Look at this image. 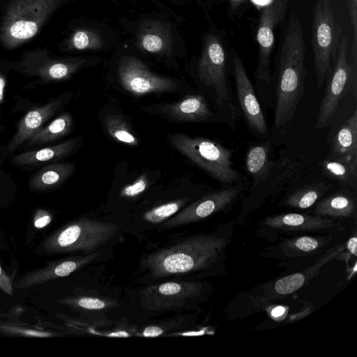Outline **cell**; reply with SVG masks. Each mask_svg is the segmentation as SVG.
<instances>
[{
  "mask_svg": "<svg viewBox=\"0 0 357 357\" xmlns=\"http://www.w3.org/2000/svg\"><path fill=\"white\" fill-rule=\"evenodd\" d=\"M337 11L336 0H317L312 10L310 40L318 90L332 71L340 45L342 27Z\"/></svg>",
  "mask_w": 357,
  "mask_h": 357,
  "instance_id": "cell-8",
  "label": "cell"
},
{
  "mask_svg": "<svg viewBox=\"0 0 357 357\" xmlns=\"http://www.w3.org/2000/svg\"><path fill=\"white\" fill-rule=\"evenodd\" d=\"M271 149L268 139L249 146L245 157V168L252 178V184L258 182L274 165L275 160L272 157Z\"/></svg>",
  "mask_w": 357,
  "mask_h": 357,
  "instance_id": "cell-28",
  "label": "cell"
},
{
  "mask_svg": "<svg viewBox=\"0 0 357 357\" xmlns=\"http://www.w3.org/2000/svg\"><path fill=\"white\" fill-rule=\"evenodd\" d=\"M105 42L100 33L94 29L80 27L75 29L59 45L60 51H96L101 50Z\"/></svg>",
  "mask_w": 357,
  "mask_h": 357,
  "instance_id": "cell-30",
  "label": "cell"
},
{
  "mask_svg": "<svg viewBox=\"0 0 357 357\" xmlns=\"http://www.w3.org/2000/svg\"><path fill=\"white\" fill-rule=\"evenodd\" d=\"M301 169L299 162L290 157L284 155L275 160L270 171L258 182L251 184L236 217L232 220L234 225H244L266 200L287 188Z\"/></svg>",
  "mask_w": 357,
  "mask_h": 357,
  "instance_id": "cell-11",
  "label": "cell"
},
{
  "mask_svg": "<svg viewBox=\"0 0 357 357\" xmlns=\"http://www.w3.org/2000/svg\"><path fill=\"white\" fill-rule=\"evenodd\" d=\"M315 123L317 129L331 125L342 99L351 91L357 97V41L352 40L349 48L347 37L340 39L336 59L326 79Z\"/></svg>",
  "mask_w": 357,
  "mask_h": 357,
  "instance_id": "cell-9",
  "label": "cell"
},
{
  "mask_svg": "<svg viewBox=\"0 0 357 357\" xmlns=\"http://www.w3.org/2000/svg\"><path fill=\"white\" fill-rule=\"evenodd\" d=\"M0 289L9 296L13 295L12 279L6 274L0 265Z\"/></svg>",
  "mask_w": 357,
  "mask_h": 357,
  "instance_id": "cell-42",
  "label": "cell"
},
{
  "mask_svg": "<svg viewBox=\"0 0 357 357\" xmlns=\"http://www.w3.org/2000/svg\"><path fill=\"white\" fill-rule=\"evenodd\" d=\"M165 333V329L157 326H150L145 328L142 333L144 337H158Z\"/></svg>",
  "mask_w": 357,
  "mask_h": 357,
  "instance_id": "cell-43",
  "label": "cell"
},
{
  "mask_svg": "<svg viewBox=\"0 0 357 357\" xmlns=\"http://www.w3.org/2000/svg\"><path fill=\"white\" fill-rule=\"evenodd\" d=\"M100 60L91 56L59 57L53 55L47 47H36L22 53L15 60L14 71L34 78L24 87L33 89L68 81L81 70L96 65Z\"/></svg>",
  "mask_w": 357,
  "mask_h": 357,
  "instance_id": "cell-7",
  "label": "cell"
},
{
  "mask_svg": "<svg viewBox=\"0 0 357 357\" xmlns=\"http://www.w3.org/2000/svg\"><path fill=\"white\" fill-rule=\"evenodd\" d=\"M233 221L214 232L191 236L155 252L143 260L153 278L194 273L213 266L225 269L226 250L234 233Z\"/></svg>",
  "mask_w": 357,
  "mask_h": 357,
  "instance_id": "cell-1",
  "label": "cell"
},
{
  "mask_svg": "<svg viewBox=\"0 0 357 357\" xmlns=\"http://www.w3.org/2000/svg\"><path fill=\"white\" fill-rule=\"evenodd\" d=\"M1 0H0V3H1Z\"/></svg>",
  "mask_w": 357,
  "mask_h": 357,
  "instance_id": "cell-50",
  "label": "cell"
},
{
  "mask_svg": "<svg viewBox=\"0 0 357 357\" xmlns=\"http://www.w3.org/2000/svg\"><path fill=\"white\" fill-rule=\"evenodd\" d=\"M278 241L279 243L277 245L265 248L264 256L284 259L308 257L320 252L329 245L333 237L331 235L322 234L296 236Z\"/></svg>",
  "mask_w": 357,
  "mask_h": 357,
  "instance_id": "cell-21",
  "label": "cell"
},
{
  "mask_svg": "<svg viewBox=\"0 0 357 357\" xmlns=\"http://www.w3.org/2000/svg\"><path fill=\"white\" fill-rule=\"evenodd\" d=\"M340 219L300 213H281L261 219L256 227V235L270 241H276L283 234H330L343 229Z\"/></svg>",
  "mask_w": 357,
  "mask_h": 357,
  "instance_id": "cell-13",
  "label": "cell"
},
{
  "mask_svg": "<svg viewBox=\"0 0 357 357\" xmlns=\"http://www.w3.org/2000/svg\"><path fill=\"white\" fill-rule=\"evenodd\" d=\"M0 331L10 335H21L26 337H49L54 335V333L36 330L31 328H20L15 326L0 324Z\"/></svg>",
  "mask_w": 357,
  "mask_h": 357,
  "instance_id": "cell-38",
  "label": "cell"
},
{
  "mask_svg": "<svg viewBox=\"0 0 357 357\" xmlns=\"http://www.w3.org/2000/svg\"><path fill=\"white\" fill-rule=\"evenodd\" d=\"M171 144L194 164L218 181L223 187L247 178L234 167L230 148L202 137L174 133L168 137Z\"/></svg>",
  "mask_w": 357,
  "mask_h": 357,
  "instance_id": "cell-6",
  "label": "cell"
},
{
  "mask_svg": "<svg viewBox=\"0 0 357 357\" xmlns=\"http://www.w3.org/2000/svg\"><path fill=\"white\" fill-rule=\"evenodd\" d=\"M203 332H186L181 333V335H202Z\"/></svg>",
  "mask_w": 357,
  "mask_h": 357,
  "instance_id": "cell-48",
  "label": "cell"
},
{
  "mask_svg": "<svg viewBox=\"0 0 357 357\" xmlns=\"http://www.w3.org/2000/svg\"><path fill=\"white\" fill-rule=\"evenodd\" d=\"M135 44L144 52L168 56L173 47L171 29L168 24L159 20H144L138 25Z\"/></svg>",
  "mask_w": 357,
  "mask_h": 357,
  "instance_id": "cell-23",
  "label": "cell"
},
{
  "mask_svg": "<svg viewBox=\"0 0 357 357\" xmlns=\"http://www.w3.org/2000/svg\"><path fill=\"white\" fill-rule=\"evenodd\" d=\"M74 162H52L35 170L28 181L30 191L43 193L61 188L73 175Z\"/></svg>",
  "mask_w": 357,
  "mask_h": 357,
  "instance_id": "cell-24",
  "label": "cell"
},
{
  "mask_svg": "<svg viewBox=\"0 0 357 357\" xmlns=\"http://www.w3.org/2000/svg\"><path fill=\"white\" fill-rule=\"evenodd\" d=\"M74 126L72 114L61 113L43 126L23 144L25 150L53 143L70 134Z\"/></svg>",
  "mask_w": 357,
  "mask_h": 357,
  "instance_id": "cell-27",
  "label": "cell"
},
{
  "mask_svg": "<svg viewBox=\"0 0 357 357\" xmlns=\"http://www.w3.org/2000/svg\"><path fill=\"white\" fill-rule=\"evenodd\" d=\"M231 73L235 82L236 95L241 112L251 135L266 138L268 125L252 83L240 56L232 51Z\"/></svg>",
  "mask_w": 357,
  "mask_h": 357,
  "instance_id": "cell-16",
  "label": "cell"
},
{
  "mask_svg": "<svg viewBox=\"0 0 357 357\" xmlns=\"http://www.w3.org/2000/svg\"><path fill=\"white\" fill-rule=\"evenodd\" d=\"M205 291L206 285L200 282H167L144 289L141 292V304L151 311L181 307Z\"/></svg>",
  "mask_w": 357,
  "mask_h": 357,
  "instance_id": "cell-17",
  "label": "cell"
},
{
  "mask_svg": "<svg viewBox=\"0 0 357 357\" xmlns=\"http://www.w3.org/2000/svg\"><path fill=\"white\" fill-rule=\"evenodd\" d=\"M353 31V40H357V0H346Z\"/></svg>",
  "mask_w": 357,
  "mask_h": 357,
  "instance_id": "cell-41",
  "label": "cell"
},
{
  "mask_svg": "<svg viewBox=\"0 0 357 357\" xmlns=\"http://www.w3.org/2000/svg\"><path fill=\"white\" fill-rule=\"evenodd\" d=\"M109 337H129L130 336V333H128L126 331H118L115 332L110 333L107 335Z\"/></svg>",
  "mask_w": 357,
  "mask_h": 357,
  "instance_id": "cell-47",
  "label": "cell"
},
{
  "mask_svg": "<svg viewBox=\"0 0 357 357\" xmlns=\"http://www.w3.org/2000/svg\"><path fill=\"white\" fill-rule=\"evenodd\" d=\"M117 231L118 227L111 222L79 219L47 237L41 244V250L46 254L89 253L105 244Z\"/></svg>",
  "mask_w": 357,
  "mask_h": 357,
  "instance_id": "cell-10",
  "label": "cell"
},
{
  "mask_svg": "<svg viewBox=\"0 0 357 357\" xmlns=\"http://www.w3.org/2000/svg\"><path fill=\"white\" fill-rule=\"evenodd\" d=\"M305 45L302 23L289 20L280 47L276 85L274 126L283 128L292 120L304 93Z\"/></svg>",
  "mask_w": 357,
  "mask_h": 357,
  "instance_id": "cell-2",
  "label": "cell"
},
{
  "mask_svg": "<svg viewBox=\"0 0 357 357\" xmlns=\"http://www.w3.org/2000/svg\"><path fill=\"white\" fill-rule=\"evenodd\" d=\"M15 60L0 59V126L1 123V109L4 102L6 86L10 75L14 71Z\"/></svg>",
  "mask_w": 357,
  "mask_h": 357,
  "instance_id": "cell-36",
  "label": "cell"
},
{
  "mask_svg": "<svg viewBox=\"0 0 357 357\" xmlns=\"http://www.w3.org/2000/svg\"><path fill=\"white\" fill-rule=\"evenodd\" d=\"M17 190L16 182L0 166V204L11 200Z\"/></svg>",
  "mask_w": 357,
  "mask_h": 357,
  "instance_id": "cell-35",
  "label": "cell"
},
{
  "mask_svg": "<svg viewBox=\"0 0 357 357\" xmlns=\"http://www.w3.org/2000/svg\"><path fill=\"white\" fill-rule=\"evenodd\" d=\"M323 174L354 191L357 186V166L328 156L320 164Z\"/></svg>",
  "mask_w": 357,
  "mask_h": 357,
  "instance_id": "cell-31",
  "label": "cell"
},
{
  "mask_svg": "<svg viewBox=\"0 0 357 357\" xmlns=\"http://www.w3.org/2000/svg\"><path fill=\"white\" fill-rule=\"evenodd\" d=\"M8 157L6 154L4 144H0V166L2 167L3 162L8 159Z\"/></svg>",
  "mask_w": 357,
  "mask_h": 357,
  "instance_id": "cell-46",
  "label": "cell"
},
{
  "mask_svg": "<svg viewBox=\"0 0 357 357\" xmlns=\"http://www.w3.org/2000/svg\"><path fill=\"white\" fill-rule=\"evenodd\" d=\"M356 197L347 187L319 199L315 205L314 214L340 219L356 217Z\"/></svg>",
  "mask_w": 357,
  "mask_h": 357,
  "instance_id": "cell-26",
  "label": "cell"
},
{
  "mask_svg": "<svg viewBox=\"0 0 357 357\" xmlns=\"http://www.w3.org/2000/svg\"><path fill=\"white\" fill-rule=\"evenodd\" d=\"M218 1H227L230 5V8L232 10H236L240 6L245 3L248 0H218Z\"/></svg>",
  "mask_w": 357,
  "mask_h": 357,
  "instance_id": "cell-45",
  "label": "cell"
},
{
  "mask_svg": "<svg viewBox=\"0 0 357 357\" xmlns=\"http://www.w3.org/2000/svg\"><path fill=\"white\" fill-rule=\"evenodd\" d=\"M105 128L116 142L128 146L139 145V139L127 121L116 114L107 115L104 119Z\"/></svg>",
  "mask_w": 357,
  "mask_h": 357,
  "instance_id": "cell-32",
  "label": "cell"
},
{
  "mask_svg": "<svg viewBox=\"0 0 357 357\" xmlns=\"http://www.w3.org/2000/svg\"><path fill=\"white\" fill-rule=\"evenodd\" d=\"M52 218L51 211L45 208H38L33 215V226L36 229H42L50 224Z\"/></svg>",
  "mask_w": 357,
  "mask_h": 357,
  "instance_id": "cell-39",
  "label": "cell"
},
{
  "mask_svg": "<svg viewBox=\"0 0 357 357\" xmlns=\"http://www.w3.org/2000/svg\"><path fill=\"white\" fill-rule=\"evenodd\" d=\"M186 202L181 199L163 204L146 211L142 218L151 223H160L175 214Z\"/></svg>",
  "mask_w": 357,
  "mask_h": 357,
  "instance_id": "cell-33",
  "label": "cell"
},
{
  "mask_svg": "<svg viewBox=\"0 0 357 357\" xmlns=\"http://www.w3.org/2000/svg\"><path fill=\"white\" fill-rule=\"evenodd\" d=\"M323 181L305 184L287 194L279 204L280 206L291 209L304 210L315 204L331 188Z\"/></svg>",
  "mask_w": 357,
  "mask_h": 357,
  "instance_id": "cell-29",
  "label": "cell"
},
{
  "mask_svg": "<svg viewBox=\"0 0 357 357\" xmlns=\"http://www.w3.org/2000/svg\"><path fill=\"white\" fill-rule=\"evenodd\" d=\"M62 304L87 310H102L113 306L114 303L89 296L66 298L59 301Z\"/></svg>",
  "mask_w": 357,
  "mask_h": 357,
  "instance_id": "cell-34",
  "label": "cell"
},
{
  "mask_svg": "<svg viewBox=\"0 0 357 357\" xmlns=\"http://www.w3.org/2000/svg\"><path fill=\"white\" fill-rule=\"evenodd\" d=\"M73 0H1L0 45L12 50L35 38L63 6Z\"/></svg>",
  "mask_w": 357,
  "mask_h": 357,
  "instance_id": "cell-5",
  "label": "cell"
},
{
  "mask_svg": "<svg viewBox=\"0 0 357 357\" xmlns=\"http://www.w3.org/2000/svg\"><path fill=\"white\" fill-rule=\"evenodd\" d=\"M264 310L266 311L269 317L276 321L284 320L287 313V309L284 306L278 305L269 304Z\"/></svg>",
  "mask_w": 357,
  "mask_h": 357,
  "instance_id": "cell-40",
  "label": "cell"
},
{
  "mask_svg": "<svg viewBox=\"0 0 357 357\" xmlns=\"http://www.w3.org/2000/svg\"><path fill=\"white\" fill-rule=\"evenodd\" d=\"M346 248L348 251L350 252L351 255H353L354 257H356V237L354 236L351 238L347 243H346Z\"/></svg>",
  "mask_w": 357,
  "mask_h": 357,
  "instance_id": "cell-44",
  "label": "cell"
},
{
  "mask_svg": "<svg viewBox=\"0 0 357 357\" xmlns=\"http://www.w3.org/2000/svg\"><path fill=\"white\" fill-rule=\"evenodd\" d=\"M149 180L146 174H141L132 183L125 185L120 192L122 197L132 198L139 196L148 188Z\"/></svg>",
  "mask_w": 357,
  "mask_h": 357,
  "instance_id": "cell-37",
  "label": "cell"
},
{
  "mask_svg": "<svg viewBox=\"0 0 357 357\" xmlns=\"http://www.w3.org/2000/svg\"><path fill=\"white\" fill-rule=\"evenodd\" d=\"M81 144L82 138L76 137L58 144L27 149L10 156V164L22 170L35 171L45 165L60 162L73 155Z\"/></svg>",
  "mask_w": 357,
  "mask_h": 357,
  "instance_id": "cell-19",
  "label": "cell"
},
{
  "mask_svg": "<svg viewBox=\"0 0 357 357\" xmlns=\"http://www.w3.org/2000/svg\"><path fill=\"white\" fill-rule=\"evenodd\" d=\"M165 117L181 122H220L216 113L202 95H187L178 101L158 105Z\"/></svg>",
  "mask_w": 357,
  "mask_h": 357,
  "instance_id": "cell-20",
  "label": "cell"
},
{
  "mask_svg": "<svg viewBox=\"0 0 357 357\" xmlns=\"http://www.w3.org/2000/svg\"><path fill=\"white\" fill-rule=\"evenodd\" d=\"M71 91H65L49 99L44 104L29 109L19 120L16 130L4 148L9 158L29 139V137L61 113L73 98Z\"/></svg>",
  "mask_w": 357,
  "mask_h": 357,
  "instance_id": "cell-18",
  "label": "cell"
},
{
  "mask_svg": "<svg viewBox=\"0 0 357 357\" xmlns=\"http://www.w3.org/2000/svg\"><path fill=\"white\" fill-rule=\"evenodd\" d=\"M289 0H271L259 12L256 32L258 58L255 78L261 96L268 97L271 82V58L275 43V29L284 18Z\"/></svg>",
  "mask_w": 357,
  "mask_h": 357,
  "instance_id": "cell-12",
  "label": "cell"
},
{
  "mask_svg": "<svg viewBox=\"0 0 357 357\" xmlns=\"http://www.w3.org/2000/svg\"><path fill=\"white\" fill-rule=\"evenodd\" d=\"M345 250L346 243L332 248L310 267L256 285L236 296L226 306L224 313L228 319H236L264 310L272 301L288 296L307 284L318 275L324 264L336 258Z\"/></svg>",
  "mask_w": 357,
  "mask_h": 357,
  "instance_id": "cell-4",
  "label": "cell"
},
{
  "mask_svg": "<svg viewBox=\"0 0 357 357\" xmlns=\"http://www.w3.org/2000/svg\"><path fill=\"white\" fill-rule=\"evenodd\" d=\"M1 317H3V315L0 314V318H1Z\"/></svg>",
  "mask_w": 357,
  "mask_h": 357,
  "instance_id": "cell-49",
  "label": "cell"
},
{
  "mask_svg": "<svg viewBox=\"0 0 357 357\" xmlns=\"http://www.w3.org/2000/svg\"><path fill=\"white\" fill-rule=\"evenodd\" d=\"M197 73L220 122L234 131L239 113L227 75L226 50L218 34L210 33L205 36Z\"/></svg>",
  "mask_w": 357,
  "mask_h": 357,
  "instance_id": "cell-3",
  "label": "cell"
},
{
  "mask_svg": "<svg viewBox=\"0 0 357 357\" xmlns=\"http://www.w3.org/2000/svg\"><path fill=\"white\" fill-rule=\"evenodd\" d=\"M117 77L122 88L135 96L172 92L178 87L175 79L153 73L141 60L130 55L120 59Z\"/></svg>",
  "mask_w": 357,
  "mask_h": 357,
  "instance_id": "cell-15",
  "label": "cell"
},
{
  "mask_svg": "<svg viewBox=\"0 0 357 357\" xmlns=\"http://www.w3.org/2000/svg\"><path fill=\"white\" fill-rule=\"evenodd\" d=\"M244 181L208 193L167 220L163 226L173 227L200 221L221 211H228L250 188Z\"/></svg>",
  "mask_w": 357,
  "mask_h": 357,
  "instance_id": "cell-14",
  "label": "cell"
},
{
  "mask_svg": "<svg viewBox=\"0 0 357 357\" xmlns=\"http://www.w3.org/2000/svg\"><path fill=\"white\" fill-rule=\"evenodd\" d=\"M330 157L357 166V110L345 121L335 133Z\"/></svg>",
  "mask_w": 357,
  "mask_h": 357,
  "instance_id": "cell-25",
  "label": "cell"
},
{
  "mask_svg": "<svg viewBox=\"0 0 357 357\" xmlns=\"http://www.w3.org/2000/svg\"><path fill=\"white\" fill-rule=\"evenodd\" d=\"M98 253L86 256L72 257L56 260L48 264L43 268L27 273L20 277L14 285L20 289L41 284L47 281L66 277L93 261Z\"/></svg>",
  "mask_w": 357,
  "mask_h": 357,
  "instance_id": "cell-22",
  "label": "cell"
}]
</instances>
